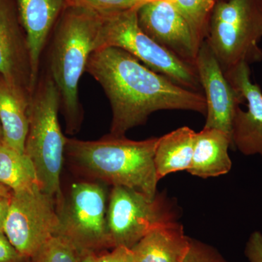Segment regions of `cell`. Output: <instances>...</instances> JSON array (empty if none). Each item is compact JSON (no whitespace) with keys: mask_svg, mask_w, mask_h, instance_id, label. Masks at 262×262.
Wrapping results in <instances>:
<instances>
[{"mask_svg":"<svg viewBox=\"0 0 262 262\" xmlns=\"http://www.w3.org/2000/svg\"><path fill=\"white\" fill-rule=\"evenodd\" d=\"M85 72L100 84L110 101L113 111L111 135L125 136L130 129L145 124L151 114L162 110L206 115L204 95L150 70L120 48L93 52Z\"/></svg>","mask_w":262,"mask_h":262,"instance_id":"6da1fadb","label":"cell"},{"mask_svg":"<svg viewBox=\"0 0 262 262\" xmlns=\"http://www.w3.org/2000/svg\"><path fill=\"white\" fill-rule=\"evenodd\" d=\"M159 137L134 141L108 134L96 141L67 139L65 155L88 177L153 198L159 182L155 154Z\"/></svg>","mask_w":262,"mask_h":262,"instance_id":"7a4b0ae2","label":"cell"},{"mask_svg":"<svg viewBox=\"0 0 262 262\" xmlns=\"http://www.w3.org/2000/svg\"><path fill=\"white\" fill-rule=\"evenodd\" d=\"M101 24V14L91 10L66 8L53 29L48 72L59 91L67 131L80 129L82 118L79 82L85 72Z\"/></svg>","mask_w":262,"mask_h":262,"instance_id":"3957f363","label":"cell"},{"mask_svg":"<svg viewBox=\"0 0 262 262\" xmlns=\"http://www.w3.org/2000/svg\"><path fill=\"white\" fill-rule=\"evenodd\" d=\"M59 91L49 72L39 76L28 108L29 129L24 153L32 162L43 192L61 204V173L67 138L58 120Z\"/></svg>","mask_w":262,"mask_h":262,"instance_id":"277c9868","label":"cell"},{"mask_svg":"<svg viewBox=\"0 0 262 262\" xmlns=\"http://www.w3.org/2000/svg\"><path fill=\"white\" fill-rule=\"evenodd\" d=\"M260 0H217L205 41L227 73L239 63L262 61Z\"/></svg>","mask_w":262,"mask_h":262,"instance_id":"5b68a950","label":"cell"},{"mask_svg":"<svg viewBox=\"0 0 262 262\" xmlns=\"http://www.w3.org/2000/svg\"><path fill=\"white\" fill-rule=\"evenodd\" d=\"M139 8L101 14L94 51L108 47L120 48L179 85L201 92L195 67L183 61L141 30L138 21Z\"/></svg>","mask_w":262,"mask_h":262,"instance_id":"8992f818","label":"cell"},{"mask_svg":"<svg viewBox=\"0 0 262 262\" xmlns=\"http://www.w3.org/2000/svg\"><path fill=\"white\" fill-rule=\"evenodd\" d=\"M179 211L165 193L153 198L135 189L113 187L108 195L107 227L112 248H132L153 229L177 222Z\"/></svg>","mask_w":262,"mask_h":262,"instance_id":"52a82bcc","label":"cell"},{"mask_svg":"<svg viewBox=\"0 0 262 262\" xmlns=\"http://www.w3.org/2000/svg\"><path fill=\"white\" fill-rule=\"evenodd\" d=\"M108 200L106 188L101 184H72L67 196L56 206L58 234L70 239L82 253L112 248L106 220Z\"/></svg>","mask_w":262,"mask_h":262,"instance_id":"ba28073f","label":"cell"},{"mask_svg":"<svg viewBox=\"0 0 262 262\" xmlns=\"http://www.w3.org/2000/svg\"><path fill=\"white\" fill-rule=\"evenodd\" d=\"M58 229L56 199L39 184L13 192L4 233L24 257L30 259Z\"/></svg>","mask_w":262,"mask_h":262,"instance_id":"9c48e42d","label":"cell"},{"mask_svg":"<svg viewBox=\"0 0 262 262\" xmlns=\"http://www.w3.org/2000/svg\"><path fill=\"white\" fill-rule=\"evenodd\" d=\"M138 21L153 40L188 64L195 66L200 46L189 24L171 2H146L138 10Z\"/></svg>","mask_w":262,"mask_h":262,"instance_id":"30bf717a","label":"cell"},{"mask_svg":"<svg viewBox=\"0 0 262 262\" xmlns=\"http://www.w3.org/2000/svg\"><path fill=\"white\" fill-rule=\"evenodd\" d=\"M194 67L206 101L204 127L219 129L231 137L234 114L245 103L244 97L227 80L205 40L200 47Z\"/></svg>","mask_w":262,"mask_h":262,"instance_id":"8fae6325","label":"cell"},{"mask_svg":"<svg viewBox=\"0 0 262 262\" xmlns=\"http://www.w3.org/2000/svg\"><path fill=\"white\" fill-rule=\"evenodd\" d=\"M231 84L242 95L246 110L241 106L232 120V147L246 156L262 157V91L251 79L248 63H239L225 74Z\"/></svg>","mask_w":262,"mask_h":262,"instance_id":"7c38bea8","label":"cell"},{"mask_svg":"<svg viewBox=\"0 0 262 262\" xmlns=\"http://www.w3.org/2000/svg\"><path fill=\"white\" fill-rule=\"evenodd\" d=\"M0 76L32 96L35 86L28 43L12 0H0Z\"/></svg>","mask_w":262,"mask_h":262,"instance_id":"4fadbf2b","label":"cell"},{"mask_svg":"<svg viewBox=\"0 0 262 262\" xmlns=\"http://www.w3.org/2000/svg\"><path fill=\"white\" fill-rule=\"evenodd\" d=\"M15 1L19 19L28 43L33 82L36 86L43 51L66 6L63 0Z\"/></svg>","mask_w":262,"mask_h":262,"instance_id":"5bb4252c","label":"cell"},{"mask_svg":"<svg viewBox=\"0 0 262 262\" xmlns=\"http://www.w3.org/2000/svg\"><path fill=\"white\" fill-rule=\"evenodd\" d=\"M230 136L219 129L203 127L196 133L192 163L188 173L202 179L228 173L232 163L229 155Z\"/></svg>","mask_w":262,"mask_h":262,"instance_id":"9a60e30c","label":"cell"},{"mask_svg":"<svg viewBox=\"0 0 262 262\" xmlns=\"http://www.w3.org/2000/svg\"><path fill=\"white\" fill-rule=\"evenodd\" d=\"M31 96L23 89L0 76V124L3 144L24 153L29 129Z\"/></svg>","mask_w":262,"mask_h":262,"instance_id":"2e32d148","label":"cell"},{"mask_svg":"<svg viewBox=\"0 0 262 262\" xmlns=\"http://www.w3.org/2000/svg\"><path fill=\"white\" fill-rule=\"evenodd\" d=\"M190 237L178 221L148 232L131 250L136 262H183Z\"/></svg>","mask_w":262,"mask_h":262,"instance_id":"e0dca14e","label":"cell"},{"mask_svg":"<svg viewBox=\"0 0 262 262\" xmlns=\"http://www.w3.org/2000/svg\"><path fill=\"white\" fill-rule=\"evenodd\" d=\"M196 134L190 127L184 126L159 137L154 158L159 180L169 174L189 170Z\"/></svg>","mask_w":262,"mask_h":262,"instance_id":"ac0fdd59","label":"cell"},{"mask_svg":"<svg viewBox=\"0 0 262 262\" xmlns=\"http://www.w3.org/2000/svg\"><path fill=\"white\" fill-rule=\"evenodd\" d=\"M0 183L13 192L38 184L35 168L29 157L3 142L0 144Z\"/></svg>","mask_w":262,"mask_h":262,"instance_id":"d6986e66","label":"cell"},{"mask_svg":"<svg viewBox=\"0 0 262 262\" xmlns=\"http://www.w3.org/2000/svg\"><path fill=\"white\" fill-rule=\"evenodd\" d=\"M217 0H173L174 6L187 20L201 47L206 39L212 10Z\"/></svg>","mask_w":262,"mask_h":262,"instance_id":"ffe728a7","label":"cell"},{"mask_svg":"<svg viewBox=\"0 0 262 262\" xmlns=\"http://www.w3.org/2000/svg\"><path fill=\"white\" fill-rule=\"evenodd\" d=\"M82 253L70 239L53 236L30 258L31 262H80Z\"/></svg>","mask_w":262,"mask_h":262,"instance_id":"44dd1931","label":"cell"},{"mask_svg":"<svg viewBox=\"0 0 262 262\" xmlns=\"http://www.w3.org/2000/svg\"><path fill=\"white\" fill-rule=\"evenodd\" d=\"M66 8L89 10L99 14L139 8L145 0H63Z\"/></svg>","mask_w":262,"mask_h":262,"instance_id":"7402d4cb","label":"cell"},{"mask_svg":"<svg viewBox=\"0 0 262 262\" xmlns=\"http://www.w3.org/2000/svg\"><path fill=\"white\" fill-rule=\"evenodd\" d=\"M183 262L229 261L211 245L190 237L189 250Z\"/></svg>","mask_w":262,"mask_h":262,"instance_id":"603a6c76","label":"cell"},{"mask_svg":"<svg viewBox=\"0 0 262 262\" xmlns=\"http://www.w3.org/2000/svg\"><path fill=\"white\" fill-rule=\"evenodd\" d=\"M244 254L249 262H262V232L254 231L250 234L246 246Z\"/></svg>","mask_w":262,"mask_h":262,"instance_id":"cb8c5ba5","label":"cell"},{"mask_svg":"<svg viewBox=\"0 0 262 262\" xmlns=\"http://www.w3.org/2000/svg\"><path fill=\"white\" fill-rule=\"evenodd\" d=\"M96 262H136V260L130 248L118 246L110 252L96 256Z\"/></svg>","mask_w":262,"mask_h":262,"instance_id":"d4e9b609","label":"cell"},{"mask_svg":"<svg viewBox=\"0 0 262 262\" xmlns=\"http://www.w3.org/2000/svg\"><path fill=\"white\" fill-rule=\"evenodd\" d=\"M28 260L11 244L4 232L0 233V262H25Z\"/></svg>","mask_w":262,"mask_h":262,"instance_id":"484cf974","label":"cell"},{"mask_svg":"<svg viewBox=\"0 0 262 262\" xmlns=\"http://www.w3.org/2000/svg\"><path fill=\"white\" fill-rule=\"evenodd\" d=\"M10 198L0 196V233L4 232L5 221L9 208Z\"/></svg>","mask_w":262,"mask_h":262,"instance_id":"4316f807","label":"cell"},{"mask_svg":"<svg viewBox=\"0 0 262 262\" xmlns=\"http://www.w3.org/2000/svg\"><path fill=\"white\" fill-rule=\"evenodd\" d=\"M96 253L86 251L82 253L80 262H96Z\"/></svg>","mask_w":262,"mask_h":262,"instance_id":"83f0119b","label":"cell"},{"mask_svg":"<svg viewBox=\"0 0 262 262\" xmlns=\"http://www.w3.org/2000/svg\"><path fill=\"white\" fill-rule=\"evenodd\" d=\"M13 191L9 187H6L4 184L0 183V196H6V198H10Z\"/></svg>","mask_w":262,"mask_h":262,"instance_id":"f1b7e54d","label":"cell"},{"mask_svg":"<svg viewBox=\"0 0 262 262\" xmlns=\"http://www.w3.org/2000/svg\"><path fill=\"white\" fill-rule=\"evenodd\" d=\"M3 130H2L1 124H0V144L3 143Z\"/></svg>","mask_w":262,"mask_h":262,"instance_id":"f546056e","label":"cell"},{"mask_svg":"<svg viewBox=\"0 0 262 262\" xmlns=\"http://www.w3.org/2000/svg\"><path fill=\"white\" fill-rule=\"evenodd\" d=\"M25 262H31L30 259L27 260Z\"/></svg>","mask_w":262,"mask_h":262,"instance_id":"4dcf8cb0","label":"cell"},{"mask_svg":"<svg viewBox=\"0 0 262 262\" xmlns=\"http://www.w3.org/2000/svg\"><path fill=\"white\" fill-rule=\"evenodd\" d=\"M261 1V8H262V0H260Z\"/></svg>","mask_w":262,"mask_h":262,"instance_id":"1f68e13d","label":"cell"}]
</instances>
